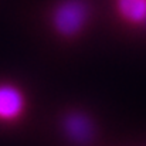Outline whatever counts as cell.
Returning a JSON list of instances; mask_svg holds the SVG:
<instances>
[{
  "instance_id": "4",
  "label": "cell",
  "mask_w": 146,
  "mask_h": 146,
  "mask_svg": "<svg viewBox=\"0 0 146 146\" xmlns=\"http://www.w3.org/2000/svg\"><path fill=\"white\" fill-rule=\"evenodd\" d=\"M118 10L131 23H146V0H118Z\"/></svg>"
},
{
  "instance_id": "1",
  "label": "cell",
  "mask_w": 146,
  "mask_h": 146,
  "mask_svg": "<svg viewBox=\"0 0 146 146\" xmlns=\"http://www.w3.org/2000/svg\"><path fill=\"white\" fill-rule=\"evenodd\" d=\"M88 16V9L81 0H67L62 1L54 11L52 23L54 27L62 36H74L77 34Z\"/></svg>"
},
{
  "instance_id": "3",
  "label": "cell",
  "mask_w": 146,
  "mask_h": 146,
  "mask_svg": "<svg viewBox=\"0 0 146 146\" xmlns=\"http://www.w3.org/2000/svg\"><path fill=\"white\" fill-rule=\"evenodd\" d=\"M65 129L71 136V139L80 143L87 142L92 135L91 123L84 115H77V113L70 115L65 121Z\"/></svg>"
},
{
  "instance_id": "2",
  "label": "cell",
  "mask_w": 146,
  "mask_h": 146,
  "mask_svg": "<svg viewBox=\"0 0 146 146\" xmlns=\"http://www.w3.org/2000/svg\"><path fill=\"white\" fill-rule=\"evenodd\" d=\"M24 109V97L20 90L13 85H0V119L13 121Z\"/></svg>"
}]
</instances>
